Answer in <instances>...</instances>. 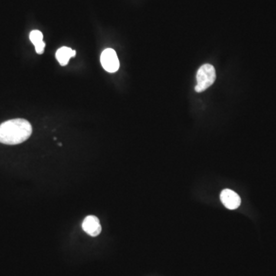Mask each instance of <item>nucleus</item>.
<instances>
[{"mask_svg":"<svg viewBox=\"0 0 276 276\" xmlns=\"http://www.w3.org/2000/svg\"><path fill=\"white\" fill-rule=\"evenodd\" d=\"M32 133V128L28 120L12 119L0 124V143L16 145L28 140Z\"/></svg>","mask_w":276,"mask_h":276,"instance_id":"obj_1","label":"nucleus"},{"mask_svg":"<svg viewBox=\"0 0 276 276\" xmlns=\"http://www.w3.org/2000/svg\"><path fill=\"white\" fill-rule=\"evenodd\" d=\"M221 202L228 210H236L241 204L240 196L230 189H225L220 194Z\"/></svg>","mask_w":276,"mask_h":276,"instance_id":"obj_4","label":"nucleus"},{"mask_svg":"<svg viewBox=\"0 0 276 276\" xmlns=\"http://www.w3.org/2000/svg\"><path fill=\"white\" fill-rule=\"evenodd\" d=\"M100 63L104 69L109 73L116 72L120 67L117 53L112 48L104 50L100 56Z\"/></svg>","mask_w":276,"mask_h":276,"instance_id":"obj_3","label":"nucleus"},{"mask_svg":"<svg viewBox=\"0 0 276 276\" xmlns=\"http://www.w3.org/2000/svg\"><path fill=\"white\" fill-rule=\"evenodd\" d=\"M82 228L86 234L90 236H98L102 232V226L98 217L94 216H88L82 224Z\"/></svg>","mask_w":276,"mask_h":276,"instance_id":"obj_5","label":"nucleus"},{"mask_svg":"<svg viewBox=\"0 0 276 276\" xmlns=\"http://www.w3.org/2000/svg\"><path fill=\"white\" fill-rule=\"evenodd\" d=\"M30 38L34 46L36 52L38 54H42L44 53L46 43L43 42V34L38 30H32L30 32Z\"/></svg>","mask_w":276,"mask_h":276,"instance_id":"obj_7","label":"nucleus"},{"mask_svg":"<svg viewBox=\"0 0 276 276\" xmlns=\"http://www.w3.org/2000/svg\"><path fill=\"white\" fill-rule=\"evenodd\" d=\"M76 51L68 47H62L56 52V57L58 62L62 66H66L68 64L71 58L76 57Z\"/></svg>","mask_w":276,"mask_h":276,"instance_id":"obj_6","label":"nucleus"},{"mask_svg":"<svg viewBox=\"0 0 276 276\" xmlns=\"http://www.w3.org/2000/svg\"><path fill=\"white\" fill-rule=\"evenodd\" d=\"M216 78V70L212 64H205L201 66L196 74L198 84L195 87L196 92L200 93L206 90L215 82Z\"/></svg>","mask_w":276,"mask_h":276,"instance_id":"obj_2","label":"nucleus"}]
</instances>
